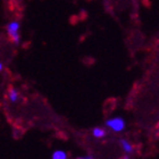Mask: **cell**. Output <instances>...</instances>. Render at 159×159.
Returning a JSON list of instances; mask_svg holds the SVG:
<instances>
[{
    "mask_svg": "<svg viewBox=\"0 0 159 159\" xmlns=\"http://www.w3.org/2000/svg\"><path fill=\"white\" fill-rule=\"evenodd\" d=\"M20 24L18 20H11V22H9V23L7 24V26H6L7 34H8L10 41H11L15 46H18L20 43Z\"/></svg>",
    "mask_w": 159,
    "mask_h": 159,
    "instance_id": "cell-1",
    "label": "cell"
},
{
    "mask_svg": "<svg viewBox=\"0 0 159 159\" xmlns=\"http://www.w3.org/2000/svg\"><path fill=\"white\" fill-rule=\"evenodd\" d=\"M106 127H108L109 129H111L113 132H116L119 133L124 131L126 127V123H125V119L123 118V117H111V118L107 119L106 120Z\"/></svg>",
    "mask_w": 159,
    "mask_h": 159,
    "instance_id": "cell-2",
    "label": "cell"
},
{
    "mask_svg": "<svg viewBox=\"0 0 159 159\" xmlns=\"http://www.w3.org/2000/svg\"><path fill=\"white\" fill-rule=\"evenodd\" d=\"M119 146L122 148V150L125 153H132L134 151V147L129 141H127L126 139H120L119 140Z\"/></svg>",
    "mask_w": 159,
    "mask_h": 159,
    "instance_id": "cell-3",
    "label": "cell"
},
{
    "mask_svg": "<svg viewBox=\"0 0 159 159\" xmlns=\"http://www.w3.org/2000/svg\"><path fill=\"white\" fill-rule=\"evenodd\" d=\"M107 134V131L106 129H103V127H99V126H97L94 129H92V136L93 138H96V139H102L105 138Z\"/></svg>",
    "mask_w": 159,
    "mask_h": 159,
    "instance_id": "cell-4",
    "label": "cell"
},
{
    "mask_svg": "<svg viewBox=\"0 0 159 159\" xmlns=\"http://www.w3.org/2000/svg\"><path fill=\"white\" fill-rule=\"evenodd\" d=\"M8 99H9L10 102H17L20 99V92L15 88H10L9 91H8Z\"/></svg>",
    "mask_w": 159,
    "mask_h": 159,
    "instance_id": "cell-5",
    "label": "cell"
},
{
    "mask_svg": "<svg viewBox=\"0 0 159 159\" xmlns=\"http://www.w3.org/2000/svg\"><path fill=\"white\" fill-rule=\"evenodd\" d=\"M51 159H68V156L64 150H55L51 155Z\"/></svg>",
    "mask_w": 159,
    "mask_h": 159,
    "instance_id": "cell-6",
    "label": "cell"
},
{
    "mask_svg": "<svg viewBox=\"0 0 159 159\" xmlns=\"http://www.w3.org/2000/svg\"><path fill=\"white\" fill-rule=\"evenodd\" d=\"M76 159H94L92 156H83V157H79Z\"/></svg>",
    "mask_w": 159,
    "mask_h": 159,
    "instance_id": "cell-7",
    "label": "cell"
},
{
    "mask_svg": "<svg viewBox=\"0 0 159 159\" xmlns=\"http://www.w3.org/2000/svg\"><path fill=\"white\" fill-rule=\"evenodd\" d=\"M2 68H3V64L0 63V70H2Z\"/></svg>",
    "mask_w": 159,
    "mask_h": 159,
    "instance_id": "cell-8",
    "label": "cell"
},
{
    "mask_svg": "<svg viewBox=\"0 0 159 159\" xmlns=\"http://www.w3.org/2000/svg\"><path fill=\"white\" fill-rule=\"evenodd\" d=\"M120 159H129V157H127V156H124V157H122V158H120Z\"/></svg>",
    "mask_w": 159,
    "mask_h": 159,
    "instance_id": "cell-9",
    "label": "cell"
},
{
    "mask_svg": "<svg viewBox=\"0 0 159 159\" xmlns=\"http://www.w3.org/2000/svg\"><path fill=\"white\" fill-rule=\"evenodd\" d=\"M157 126H158V129H159V123H158V125H157Z\"/></svg>",
    "mask_w": 159,
    "mask_h": 159,
    "instance_id": "cell-10",
    "label": "cell"
}]
</instances>
